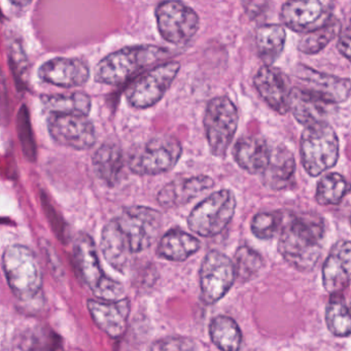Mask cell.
Masks as SVG:
<instances>
[{
	"label": "cell",
	"mask_w": 351,
	"mask_h": 351,
	"mask_svg": "<svg viewBox=\"0 0 351 351\" xmlns=\"http://www.w3.org/2000/svg\"><path fill=\"white\" fill-rule=\"evenodd\" d=\"M337 49H338L339 52H340L345 58L351 61V36H348V34H343V36H341L340 38H339L338 43H337Z\"/></svg>",
	"instance_id": "cell-36"
},
{
	"label": "cell",
	"mask_w": 351,
	"mask_h": 351,
	"mask_svg": "<svg viewBox=\"0 0 351 351\" xmlns=\"http://www.w3.org/2000/svg\"><path fill=\"white\" fill-rule=\"evenodd\" d=\"M285 28L276 24H269L258 28L256 32V43L258 56L265 65H272L280 56L285 49Z\"/></svg>",
	"instance_id": "cell-27"
},
{
	"label": "cell",
	"mask_w": 351,
	"mask_h": 351,
	"mask_svg": "<svg viewBox=\"0 0 351 351\" xmlns=\"http://www.w3.org/2000/svg\"><path fill=\"white\" fill-rule=\"evenodd\" d=\"M264 265L262 256L256 250L243 245L235 254V267L237 277L241 281L250 280L256 276Z\"/></svg>",
	"instance_id": "cell-34"
},
{
	"label": "cell",
	"mask_w": 351,
	"mask_h": 351,
	"mask_svg": "<svg viewBox=\"0 0 351 351\" xmlns=\"http://www.w3.org/2000/svg\"><path fill=\"white\" fill-rule=\"evenodd\" d=\"M340 30L341 25L338 20L332 18L324 27L304 34L298 45V49L304 54H317L338 36Z\"/></svg>",
	"instance_id": "cell-32"
},
{
	"label": "cell",
	"mask_w": 351,
	"mask_h": 351,
	"mask_svg": "<svg viewBox=\"0 0 351 351\" xmlns=\"http://www.w3.org/2000/svg\"><path fill=\"white\" fill-rule=\"evenodd\" d=\"M149 349L152 350H196L198 346L193 339L178 337V338L162 339L154 343Z\"/></svg>",
	"instance_id": "cell-35"
},
{
	"label": "cell",
	"mask_w": 351,
	"mask_h": 351,
	"mask_svg": "<svg viewBox=\"0 0 351 351\" xmlns=\"http://www.w3.org/2000/svg\"><path fill=\"white\" fill-rule=\"evenodd\" d=\"M3 268L15 297L27 302L38 295L43 287L42 267L30 248L20 244L5 248Z\"/></svg>",
	"instance_id": "cell-3"
},
{
	"label": "cell",
	"mask_w": 351,
	"mask_h": 351,
	"mask_svg": "<svg viewBox=\"0 0 351 351\" xmlns=\"http://www.w3.org/2000/svg\"><path fill=\"white\" fill-rule=\"evenodd\" d=\"M213 186V180L206 176L178 178L166 184L160 191L158 194V202L164 208H176L190 202L199 194Z\"/></svg>",
	"instance_id": "cell-20"
},
{
	"label": "cell",
	"mask_w": 351,
	"mask_h": 351,
	"mask_svg": "<svg viewBox=\"0 0 351 351\" xmlns=\"http://www.w3.org/2000/svg\"><path fill=\"white\" fill-rule=\"evenodd\" d=\"M100 246L104 258L112 268L121 273L128 270L134 254L125 239L116 219L104 226Z\"/></svg>",
	"instance_id": "cell-21"
},
{
	"label": "cell",
	"mask_w": 351,
	"mask_h": 351,
	"mask_svg": "<svg viewBox=\"0 0 351 351\" xmlns=\"http://www.w3.org/2000/svg\"><path fill=\"white\" fill-rule=\"evenodd\" d=\"M324 235V221L318 215L285 213L278 241L279 254L297 270H312L322 254Z\"/></svg>",
	"instance_id": "cell-1"
},
{
	"label": "cell",
	"mask_w": 351,
	"mask_h": 351,
	"mask_svg": "<svg viewBox=\"0 0 351 351\" xmlns=\"http://www.w3.org/2000/svg\"><path fill=\"white\" fill-rule=\"evenodd\" d=\"M351 281V241L340 240L330 248L322 267V285L330 295L342 293Z\"/></svg>",
	"instance_id": "cell-18"
},
{
	"label": "cell",
	"mask_w": 351,
	"mask_h": 351,
	"mask_svg": "<svg viewBox=\"0 0 351 351\" xmlns=\"http://www.w3.org/2000/svg\"><path fill=\"white\" fill-rule=\"evenodd\" d=\"M326 324L334 336H351V310L341 293L330 297L326 306Z\"/></svg>",
	"instance_id": "cell-30"
},
{
	"label": "cell",
	"mask_w": 351,
	"mask_h": 351,
	"mask_svg": "<svg viewBox=\"0 0 351 351\" xmlns=\"http://www.w3.org/2000/svg\"><path fill=\"white\" fill-rule=\"evenodd\" d=\"M48 128L52 138L63 147L85 151L96 143L95 127L87 116L50 114Z\"/></svg>",
	"instance_id": "cell-14"
},
{
	"label": "cell",
	"mask_w": 351,
	"mask_h": 351,
	"mask_svg": "<svg viewBox=\"0 0 351 351\" xmlns=\"http://www.w3.org/2000/svg\"><path fill=\"white\" fill-rule=\"evenodd\" d=\"M350 310H351V307H350Z\"/></svg>",
	"instance_id": "cell-39"
},
{
	"label": "cell",
	"mask_w": 351,
	"mask_h": 351,
	"mask_svg": "<svg viewBox=\"0 0 351 351\" xmlns=\"http://www.w3.org/2000/svg\"><path fill=\"white\" fill-rule=\"evenodd\" d=\"M209 335L213 344L221 350L235 351L241 346V330L237 322L229 316L213 318L209 326Z\"/></svg>",
	"instance_id": "cell-29"
},
{
	"label": "cell",
	"mask_w": 351,
	"mask_h": 351,
	"mask_svg": "<svg viewBox=\"0 0 351 351\" xmlns=\"http://www.w3.org/2000/svg\"><path fill=\"white\" fill-rule=\"evenodd\" d=\"M295 77L301 84L300 88L328 104H341L350 95L349 80L319 73L304 65L295 67Z\"/></svg>",
	"instance_id": "cell-15"
},
{
	"label": "cell",
	"mask_w": 351,
	"mask_h": 351,
	"mask_svg": "<svg viewBox=\"0 0 351 351\" xmlns=\"http://www.w3.org/2000/svg\"><path fill=\"white\" fill-rule=\"evenodd\" d=\"M350 225H351V217H350Z\"/></svg>",
	"instance_id": "cell-38"
},
{
	"label": "cell",
	"mask_w": 351,
	"mask_h": 351,
	"mask_svg": "<svg viewBox=\"0 0 351 351\" xmlns=\"http://www.w3.org/2000/svg\"><path fill=\"white\" fill-rule=\"evenodd\" d=\"M335 104H328L300 87L291 89L289 110L300 124L304 126L326 121L330 108Z\"/></svg>",
	"instance_id": "cell-23"
},
{
	"label": "cell",
	"mask_w": 351,
	"mask_h": 351,
	"mask_svg": "<svg viewBox=\"0 0 351 351\" xmlns=\"http://www.w3.org/2000/svg\"><path fill=\"white\" fill-rule=\"evenodd\" d=\"M156 18L160 34L170 44H186L198 32V15L180 0H166L160 3Z\"/></svg>",
	"instance_id": "cell-11"
},
{
	"label": "cell",
	"mask_w": 351,
	"mask_h": 351,
	"mask_svg": "<svg viewBox=\"0 0 351 351\" xmlns=\"http://www.w3.org/2000/svg\"><path fill=\"white\" fill-rule=\"evenodd\" d=\"M38 77L44 83L57 87H82L89 81L90 69L81 59L54 58L40 67Z\"/></svg>",
	"instance_id": "cell-17"
},
{
	"label": "cell",
	"mask_w": 351,
	"mask_h": 351,
	"mask_svg": "<svg viewBox=\"0 0 351 351\" xmlns=\"http://www.w3.org/2000/svg\"><path fill=\"white\" fill-rule=\"evenodd\" d=\"M236 163L250 174H262L270 160L271 149L265 139L258 136L241 137L233 149Z\"/></svg>",
	"instance_id": "cell-22"
},
{
	"label": "cell",
	"mask_w": 351,
	"mask_h": 351,
	"mask_svg": "<svg viewBox=\"0 0 351 351\" xmlns=\"http://www.w3.org/2000/svg\"><path fill=\"white\" fill-rule=\"evenodd\" d=\"M237 277L235 263L221 252L213 250L205 256L200 269V289L203 301L217 303L230 291Z\"/></svg>",
	"instance_id": "cell-12"
},
{
	"label": "cell",
	"mask_w": 351,
	"mask_h": 351,
	"mask_svg": "<svg viewBox=\"0 0 351 351\" xmlns=\"http://www.w3.org/2000/svg\"><path fill=\"white\" fill-rule=\"evenodd\" d=\"M339 138L326 121L306 126L300 141L302 164L311 176H318L336 165Z\"/></svg>",
	"instance_id": "cell-4"
},
{
	"label": "cell",
	"mask_w": 351,
	"mask_h": 351,
	"mask_svg": "<svg viewBox=\"0 0 351 351\" xmlns=\"http://www.w3.org/2000/svg\"><path fill=\"white\" fill-rule=\"evenodd\" d=\"M176 61L163 63L139 77L126 92L129 104L139 110L152 108L165 95L180 71Z\"/></svg>",
	"instance_id": "cell-10"
},
{
	"label": "cell",
	"mask_w": 351,
	"mask_h": 351,
	"mask_svg": "<svg viewBox=\"0 0 351 351\" xmlns=\"http://www.w3.org/2000/svg\"><path fill=\"white\" fill-rule=\"evenodd\" d=\"M285 211L258 213L254 215L250 223L252 234L258 239H271L281 231L285 223Z\"/></svg>",
	"instance_id": "cell-33"
},
{
	"label": "cell",
	"mask_w": 351,
	"mask_h": 351,
	"mask_svg": "<svg viewBox=\"0 0 351 351\" xmlns=\"http://www.w3.org/2000/svg\"><path fill=\"white\" fill-rule=\"evenodd\" d=\"M182 153V145L174 137H154L131 152L129 167L138 176H157L172 169Z\"/></svg>",
	"instance_id": "cell-7"
},
{
	"label": "cell",
	"mask_w": 351,
	"mask_h": 351,
	"mask_svg": "<svg viewBox=\"0 0 351 351\" xmlns=\"http://www.w3.org/2000/svg\"><path fill=\"white\" fill-rule=\"evenodd\" d=\"M88 310L100 330L112 338H119L124 334L130 314V302L128 299L114 301H94L88 300Z\"/></svg>",
	"instance_id": "cell-19"
},
{
	"label": "cell",
	"mask_w": 351,
	"mask_h": 351,
	"mask_svg": "<svg viewBox=\"0 0 351 351\" xmlns=\"http://www.w3.org/2000/svg\"><path fill=\"white\" fill-rule=\"evenodd\" d=\"M295 162L293 154L285 147L271 149L270 160L262 176L263 184L272 190H283L293 182Z\"/></svg>",
	"instance_id": "cell-24"
},
{
	"label": "cell",
	"mask_w": 351,
	"mask_h": 351,
	"mask_svg": "<svg viewBox=\"0 0 351 351\" xmlns=\"http://www.w3.org/2000/svg\"><path fill=\"white\" fill-rule=\"evenodd\" d=\"M334 0H289L281 9L285 26L299 34H308L326 26L332 19Z\"/></svg>",
	"instance_id": "cell-13"
},
{
	"label": "cell",
	"mask_w": 351,
	"mask_h": 351,
	"mask_svg": "<svg viewBox=\"0 0 351 351\" xmlns=\"http://www.w3.org/2000/svg\"><path fill=\"white\" fill-rule=\"evenodd\" d=\"M349 186L344 176L336 172L324 176L318 182L315 199L320 205H337L348 193Z\"/></svg>",
	"instance_id": "cell-31"
},
{
	"label": "cell",
	"mask_w": 351,
	"mask_h": 351,
	"mask_svg": "<svg viewBox=\"0 0 351 351\" xmlns=\"http://www.w3.org/2000/svg\"><path fill=\"white\" fill-rule=\"evenodd\" d=\"M93 169L96 176L110 186L118 182L124 167V156L114 143H104L94 154Z\"/></svg>",
	"instance_id": "cell-26"
},
{
	"label": "cell",
	"mask_w": 351,
	"mask_h": 351,
	"mask_svg": "<svg viewBox=\"0 0 351 351\" xmlns=\"http://www.w3.org/2000/svg\"><path fill=\"white\" fill-rule=\"evenodd\" d=\"M236 198L229 190H221L199 203L189 215V228L202 237L219 235L235 215Z\"/></svg>",
	"instance_id": "cell-6"
},
{
	"label": "cell",
	"mask_w": 351,
	"mask_h": 351,
	"mask_svg": "<svg viewBox=\"0 0 351 351\" xmlns=\"http://www.w3.org/2000/svg\"><path fill=\"white\" fill-rule=\"evenodd\" d=\"M238 120L237 108L227 96L213 98L207 104L203 123L209 147L215 157H225L235 136Z\"/></svg>",
	"instance_id": "cell-8"
},
{
	"label": "cell",
	"mask_w": 351,
	"mask_h": 351,
	"mask_svg": "<svg viewBox=\"0 0 351 351\" xmlns=\"http://www.w3.org/2000/svg\"><path fill=\"white\" fill-rule=\"evenodd\" d=\"M201 243L195 236L180 229L168 231L160 240L157 254L173 262H184L200 250Z\"/></svg>",
	"instance_id": "cell-25"
},
{
	"label": "cell",
	"mask_w": 351,
	"mask_h": 351,
	"mask_svg": "<svg viewBox=\"0 0 351 351\" xmlns=\"http://www.w3.org/2000/svg\"><path fill=\"white\" fill-rule=\"evenodd\" d=\"M167 54V50L153 45L127 47L104 57L95 69V81L106 85L126 83L135 73Z\"/></svg>",
	"instance_id": "cell-2"
},
{
	"label": "cell",
	"mask_w": 351,
	"mask_h": 351,
	"mask_svg": "<svg viewBox=\"0 0 351 351\" xmlns=\"http://www.w3.org/2000/svg\"><path fill=\"white\" fill-rule=\"evenodd\" d=\"M75 266L94 295L100 300L114 301L124 298L122 283L110 278L102 268L97 247L90 236H80L73 248Z\"/></svg>",
	"instance_id": "cell-5"
},
{
	"label": "cell",
	"mask_w": 351,
	"mask_h": 351,
	"mask_svg": "<svg viewBox=\"0 0 351 351\" xmlns=\"http://www.w3.org/2000/svg\"><path fill=\"white\" fill-rule=\"evenodd\" d=\"M117 223L133 254L151 247L162 228V215L145 206H130L116 217Z\"/></svg>",
	"instance_id": "cell-9"
},
{
	"label": "cell",
	"mask_w": 351,
	"mask_h": 351,
	"mask_svg": "<svg viewBox=\"0 0 351 351\" xmlns=\"http://www.w3.org/2000/svg\"><path fill=\"white\" fill-rule=\"evenodd\" d=\"M10 1L17 7H26L32 3V0H10Z\"/></svg>",
	"instance_id": "cell-37"
},
{
	"label": "cell",
	"mask_w": 351,
	"mask_h": 351,
	"mask_svg": "<svg viewBox=\"0 0 351 351\" xmlns=\"http://www.w3.org/2000/svg\"><path fill=\"white\" fill-rule=\"evenodd\" d=\"M43 106L50 114L88 116L91 112L92 100L85 93L58 94L42 96Z\"/></svg>",
	"instance_id": "cell-28"
},
{
	"label": "cell",
	"mask_w": 351,
	"mask_h": 351,
	"mask_svg": "<svg viewBox=\"0 0 351 351\" xmlns=\"http://www.w3.org/2000/svg\"><path fill=\"white\" fill-rule=\"evenodd\" d=\"M254 85L265 102L279 114L289 112V99L293 88L287 75L276 67L265 65L254 77Z\"/></svg>",
	"instance_id": "cell-16"
}]
</instances>
